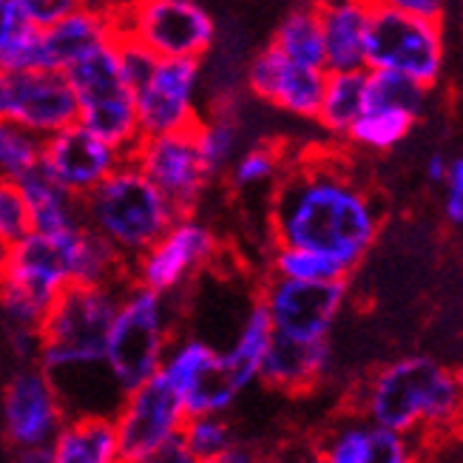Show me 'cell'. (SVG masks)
I'll list each match as a JSON object with an SVG mask.
<instances>
[{"instance_id": "cell-1", "label": "cell", "mask_w": 463, "mask_h": 463, "mask_svg": "<svg viewBox=\"0 0 463 463\" xmlns=\"http://www.w3.org/2000/svg\"><path fill=\"white\" fill-rule=\"evenodd\" d=\"M276 176L270 203L276 245L318 250L353 273L381 233V208L367 183L327 156L301 159Z\"/></svg>"}, {"instance_id": "cell-2", "label": "cell", "mask_w": 463, "mask_h": 463, "mask_svg": "<svg viewBox=\"0 0 463 463\" xmlns=\"http://www.w3.org/2000/svg\"><path fill=\"white\" fill-rule=\"evenodd\" d=\"M460 375L432 355H404L370 375L361 418L401 435H447L460 420Z\"/></svg>"}, {"instance_id": "cell-3", "label": "cell", "mask_w": 463, "mask_h": 463, "mask_svg": "<svg viewBox=\"0 0 463 463\" xmlns=\"http://www.w3.org/2000/svg\"><path fill=\"white\" fill-rule=\"evenodd\" d=\"M80 208L83 225L109 239L128 265L179 219L168 196L128 156L97 188L80 196Z\"/></svg>"}, {"instance_id": "cell-4", "label": "cell", "mask_w": 463, "mask_h": 463, "mask_svg": "<svg viewBox=\"0 0 463 463\" xmlns=\"http://www.w3.org/2000/svg\"><path fill=\"white\" fill-rule=\"evenodd\" d=\"M126 281L117 285H66L52 301L40 325V350L34 364L52 373L69 364L103 361L111 321Z\"/></svg>"}, {"instance_id": "cell-5", "label": "cell", "mask_w": 463, "mask_h": 463, "mask_svg": "<svg viewBox=\"0 0 463 463\" xmlns=\"http://www.w3.org/2000/svg\"><path fill=\"white\" fill-rule=\"evenodd\" d=\"M171 347L165 296L151 288L128 281L109 330L106 341V367L119 390L128 392L148 381L163 367V358Z\"/></svg>"}, {"instance_id": "cell-6", "label": "cell", "mask_w": 463, "mask_h": 463, "mask_svg": "<svg viewBox=\"0 0 463 463\" xmlns=\"http://www.w3.org/2000/svg\"><path fill=\"white\" fill-rule=\"evenodd\" d=\"M63 74L77 99V123L128 154L143 134L137 123L134 91L119 66L117 37L80 57Z\"/></svg>"}, {"instance_id": "cell-7", "label": "cell", "mask_w": 463, "mask_h": 463, "mask_svg": "<svg viewBox=\"0 0 463 463\" xmlns=\"http://www.w3.org/2000/svg\"><path fill=\"white\" fill-rule=\"evenodd\" d=\"M444 24L438 17L373 4L364 37L367 69H390L432 89L444 71Z\"/></svg>"}, {"instance_id": "cell-8", "label": "cell", "mask_w": 463, "mask_h": 463, "mask_svg": "<svg viewBox=\"0 0 463 463\" xmlns=\"http://www.w3.org/2000/svg\"><path fill=\"white\" fill-rule=\"evenodd\" d=\"M117 34L156 57L203 60L216 43V20L203 0H134L114 14Z\"/></svg>"}, {"instance_id": "cell-9", "label": "cell", "mask_w": 463, "mask_h": 463, "mask_svg": "<svg viewBox=\"0 0 463 463\" xmlns=\"http://www.w3.org/2000/svg\"><path fill=\"white\" fill-rule=\"evenodd\" d=\"M179 392L163 373H154L139 387L128 390L114 412L119 460L148 463V458L185 424Z\"/></svg>"}, {"instance_id": "cell-10", "label": "cell", "mask_w": 463, "mask_h": 463, "mask_svg": "<svg viewBox=\"0 0 463 463\" xmlns=\"http://www.w3.org/2000/svg\"><path fill=\"white\" fill-rule=\"evenodd\" d=\"M347 298V279H288L270 276L261 285L259 301L265 305L270 325L293 338H330L335 318Z\"/></svg>"}, {"instance_id": "cell-11", "label": "cell", "mask_w": 463, "mask_h": 463, "mask_svg": "<svg viewBox=\"0 0 463 463\" xmlns=\"http://www.w3.org/2000/svg\"><path fill=\"white\" fill-rule=\"evenodd\" d=\"M0 119L49 137L77 119V99L63 71L0 69Z\"/></svg>"}, {"instance_id": "cell-12", "label": "cell", "mask_w": 463, "mask_h": 463, "mask_svg": "<svg viewBox=\"0 0 463 463\" xmlns=\"http://www.w3.org/2000/svg\"><path fill=\"white\" fill-rule=\"evenodd\" d=\"M128 159L168 196V203L179 216L196 211L199 199L211 183V174L205 171L196 148L194 128L139 137L137 146L128 151Z\"/></svg>"}, {"instance_id": "cell-13", "label": "cell", "mask_w": 463, "mask_h": 463, "mask_svg": "<svg viewBox=\"0 0 463 463\" xmlns=\"http://www.w3.org/2000/svg\"><path fill=\"white\" fill-rule=\"evenodd\" d=\"M219 253L213 231L196 222L194 213L179 216L148 250L131 261V279L151 288L154 293H176L203 273Z\"/></svg>"}, {"instance_id": "cell-14", "label": "cell", "mask_w": 463, "mask_h": 463, "mask_svg": "<svg viewBox=\"0 0 463 463\" xmlns=\"http://www.w3.org/2000/svg\"><path fill=\"white\" fill-rule=\"evenodd\" d=\"M0 407H4V438L14 452L52 447L54 435L66 424V410L49 375L34 361L9 375Z\"/></svg>"}, {"instance_id": "cell-15", "label": "cell", "mask_w": 463, "mask_h": 463, "mask_svg": "<svg viewBox=\"0 0 463 463\" xmlns=\"http://www.w3.org/2000/svg\"><path fill=\"white\" fill-rule=\"evenodd\" d=\"M159 373L171 381V387L183 398L185 415H222L241 392L222 353L199 338L183 341L174 350L168 347Z\"/></svg>"}, {"instance_id": "cell-16", "label": "cell", "mask_w": 463, "mask_h": 463, "mask_svg": "<svg viewBox=\"0 0 463 463\" xmlns=\"http://www.w3.org/2000/svg\"><path fill=\"white\" fill-rule=\"evenodd\" d=\"M199 60L159 57L148 83L134 94L137 123L143 137L188 131L199 123L196 117Z\"/></svg>"}, {"instance_id": "cell-17", "label": "cell", "mask_w": 463, "mask_h": 463, "mask_svg": "<svg viewBox=\"0 0 463 463\" xmlns=\"http://www.w3.org/2000/svg\"><path fill=\"white\" fill-rule=\"evenodd\" d=\"M128 154L111 146L83 123H69L40 139V168L74 196H86L123 163Z\"/></svg>"}, {"instance_id": "cell-18", "label": "cell", "mask_w": 463, "mask_h": 463, "mask_svg": "<svg viewBox=\"0 0 463 463\" xmlns=\"http://www.w3.org/2000/svg\"><path fill=\"white\" fill-rule=\"evenodd\" d=\"M245 83L261 103H270L301 119H316L327 83V69L293 63L279 49L268 46L250 60Z\"/></svg>"}, {"instance_id": "cell-19", "label": "cell", "mask_w": 463, "mask_h": 463, "mask_svg": "<svg viewBox=\"0 0 463 463\" xmlns=\"http://www.w3.org/2000/svg\"><path fill=\"white\" fill-rule=\"evenodd\" d=\"M117 37V24L99 6H83L49 26H37L26 69L66 71L80 57Z\"/></svg>"}, {"instance_id": "cell-20", "label": "cell", "mask_w": 463, "mask_h": 463, "mask_svg": "<svg viewBox=\"0 0 463 463\" xmlns=\"http://www.w3.org/2000/svg\"><path fill=\"white\" fill-rule=\"evenodd\" d=\"M330 370L327 338H293L273 330L259 364V381L281 392H307Z\"/></svg>"}, {"instance_id": "cell-21", "label": "cell", "mask_w": 463, "mask_h": 463, "mask_svg": "<svg viewBox=\"0 0 463 463\" xmlns=\"http://www.w3.org/2000/svg\"><path fill=\"white\" fill-rule=\"evenodd\" d=\"M415 455L407 435L378 427L367 418L338 424L318 444V458L327 463H410Z\"/></svg>"}, {"instance_id": "cell-22", "label": "cell", "mask_w": 463, "mask_h": 463, "mask_svg": "<svg viewBox=\"0 0 463 463\" xmlns=\"http://www.w3.org/2000/svg\"><path fill=\"white\" fill-rule=\"evenodd\" d=\"M325 40V69L353 71L364 66V37L373 0H313Z\"/></svg>"}, {"instance_id": "cell-23", "label": "cell", "mask_w": 463, "mask_h": 463, "mask_svg": "<svg viewBox=\"0 0 463 463\" xmlns=\"http://www.w3.org/2000/svg\"><path fill=\"white\" fill-rule=\"evenodd\" d=\"M17 185L26 196L32 231L40 233H66L83 225V208L80 196L63 188L54 176H49L40 163L29 168L24 176H17Z\"/></svg>"}, {"instance_id": "cell-24", "label": "cell", "mask_w": 463, "mask_h": 463, "mask_svg": "<svg viewBox=\"0 0 463 463\" xmlns=\"http://www.w3.org/2000/svg\"><path fill=\"white\" fill-rule=\"evenodd\" d=\"M54 463H114L119 460L111 415H74L52 440Z\"/></svg>"}, {"instance_id": "cell-25", "label": "cell", "mask_w": 463, "mask_h": 463, "mask_svg": "<svg viewBox=\"0 0 463 463\" xmlns=\"http://www.w3.org/2000/svg\"><path fill=\"white\" fill-rule=\"evenodd\" d=\"M364 89H367V69L353 71H327L325 94L316 119L327 134L345 139L347 128L355 123V117L364 111Z\"/></svg>"}, {"instance_id": "cell-26", "label": "cell", "mask_w": 463, "mask_h": 463, "mask_svg": "<svg viewBox=\"0 0 463 463\" xmlns=\"http://www.w3.org/2000/svg\"><path fill=\"white\" fill-rule=\"evenodd\" d=\"M418 117L404 109H390V106H364L355 117V123L347 128L345 139L355 148H364L373 154H387L395 146H401L410 137Z\"/></svg>"}, {"instance_id": "cell-27", "label": "cell", "mask_w": 463, "mask_h": 463, "mask_svg": "<svg viewBox=\"0 0 463 463\" xmlns=\"http://www.w3.org/2000/svg\"><path fill=\"white\" fill-rule=\"evenodd\" d=\"M273 335V325H270V316L265 310V305L256 298L245 321L233 338V347L228 353H222L225 364L233 375V381L239 384V390H245L248 384H253L256 375H259V364H261V355L268 350V341Z\"/></svg>"}, {"instance_id": "cell-28", "label": "cell", "mask_w": 463, "mask_h": 463, "mask_svg": "<svg viewBox=\"0 0 463 463\" xmlns=\"http://www.w3.org/2000/svg\"><path fill=\"white\" fill-rule=\"evenodd\" d=\"M270 46L293 63L325 69V40H321V24L313 0L288 12V17L276 26Z\"/></svg>"}, {"instance_id": "cell-29", "label": "cell", "mask_w": 463, "mask_h": 463, "mask_svg": "<svg viewBox=\"0 0 463 463\" xmlns=\"http://www.w3.org/2000/svg\"><path fill=\"white\" fill-rule=\"evenodd\" d=\"M430 89L420 86L418 80L398 74L390 69H367V89H364V106H390L404 109L420 117L427 106Z\"/></svg>"}, {"instance_id": "cell-30", "label": "cell", "mask_w": 463, "mask_h": 463, "mask_svg": "<svg viewBox=\"0 0 463 463\" xmlns=\"http://www.w3.org/2000/svg\"><path fill=\"white\" fill-rule=\"evenodd\" d=\"M194 139H196L199 156H203V165L213 179L231 168V159L239 146V126L231 114H219L208 119V123H196Z\"/></svg>"}, {"instance_id": "cell-31", "label": "cell", "mask_w": 463, "mask_h": 463, "mask_svg": "<svg viewBox=\"0 0 463 463\" xmlns=\"http://www.w3.org/2000/svg\"><path fill=\"white\" fill-rule=\"evenodd\" d=\"M179 435H183L194 463H219L222 452L236 440L231 427L222 420V415H213V412L188 415Z\"/></svg>"}, {"instance_id": "cell-32", "label": "cell", "mask_w": 463, "mask_h": 463, "mask_svg": "<svg viewBox=\"0 0 463 463\" xmlns=\"http://www.w3.org/2000/svg\"><path fill=\"white\" fill-rule=\"evenodd\" d=\"M34 32L17 0H0V69H26Z\"/></svg>"}, {"instance_id": "cell-33", "label": "cell", "mask_w": 463, "mask_h": 463, "mask_svg": "<svg viewBox=\"0 0 463 463\" xmlns=\"http://www.w3.org/2000/svg\"><path fill=\"white\" fill-rule=\"evenodd\" d=\"M273 276H288V279H310V281H325V279H347L350 270L338 265L335 259L307 250V248H290V245H276L273 256Z\"/></svg>"}, {"instance_id": "cell-34", "label": "cell", "mask_w": 463, "mask_h": 463, "mask_svg": "<svg viewBox=\"0 0 463 463\" xmlns=\"http://www.w3.org/2000/svg\"><path fill=\"white\" fill-rule=\"evenodd\" d=\"M40 159V137L20 128L9 119H0V176L17 179Z\"/></svg>"}, {"instance_id": "cell-35", "label": "cell", "mask_w": 463, "mask_h": 463, "mask_svg": "<svg viewBox=\"0 0 463 463\" xmlns=\"http://www.w3.org/2000/svg\"><path fill=\"white\" fill-rule=\"evenodd\" d=\"M32 231L29 205L26 196L20 191L17 179L0 176V245H14Z\"/></svg>"}, {"instance_id": "cell-36", "label": "cell", "mask_w": 463, "mask_h": 463, "mask_svg": "<svg viewBox=\"0 0 463 463\" xmlns=\"http://www.w3.org/2000/svg\"><path fill=\"white\" fill-rule=\"evenodd\" d=\"M279 171H281V151L276 146H253L233 159L231 179L236 188H250V185L270 183Z\"/></svg>"}, {"instance_id": "cell-37", "label": "cell", "mask_w": 463, "mask_h": 463, "mask_svg": "<svg viewBox=\"0 0 463 463\" xmlns=\"http://www.w3.org/2000/svg\"><path fill=\"white\" fill-rule=\"evenodd\" d=\"M34 26H49L54 20L66 17L83 6H91V0H17Z\"/></svg>"}, {"instance_id": "cell-38", "label": "cell", "mask_w": 463, "mask_h": 463, "mask_svg": "<svg viewBox=\"0 0 463 463\" xmlns=\"http://www.w3.org/2000/svg\"><path fill=\"white\" fill-rule=\"evenodd\" d=\"M444 213H447V222L460 228L463 222V159L455 156L449 159V168L444 176Z\"/></svg>"}, {"instance_id": "cell-39", "label": "cell", "mask_w": 463, "mask_h": 463, "mask_svg": "<svg viewBox=\"0 0 463 463\" xmlns=\"http://www.w3.org/2000/svg\"><path fill=\"white\" fill-rule=\"evenodd\" d=\"M373 4H381V6H392V9H401V12H412V14H424V17H444L447 12V4L449 0H373Z\"/></svg>"}, {"instance_id": "cell-40", "label": "cell", "mask_w": 463, "mask_h": 463, "mask_svg": "<svg viewBox=\"0 0 463 463\" xmlns=\"http://www.w3.org/2000/svg\"><path fill=\"white\" fill-rule=\"evenodd\" d=\"M148 463H194V460H191V452L185 447L183 435L176 432V435H171L165 444L148 458Z\"/></svg>"}, {"instance_id": "cell-41", "label": "cell", "mask_w": 463, "mask_h": 463, "mask_svg": "<svg viewBox=\"0 0 463 463\" xmlns=\"http://www.w3.org/2000/svg\"><path fill=\"white\" fill-rule=\"evenodd\" d=\"M447 168H449V159H447L444 154H435V156H430V163H427V176H430V183H435V185L444 183Z\"/></svg>"}, {"instance_id": "cell-42", "label": "cell", "mask_w": 463, "mask_h": 463, "mask_svg": "<svg viewBox=\"0 0 463 463\" xmlns=\"http://www.w3.org/2000/svg\"><path fill=\"white\" fill-rule=\"evenodd\" d=\"M4 261H6V245H0V273H4Z\"/></svg>"}]
</instances>
